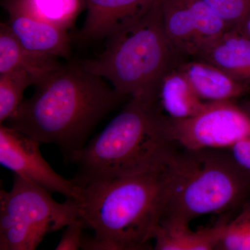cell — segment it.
<instances>
[{
    "label": "cell",
    "instance_id": "cell-12",
    "mask_svg": "<svg viewBox=\"0 0 250 250\" xmlns=\"http://www.w3.org/2000/svg\"><path fill=\"white\" fill-rule=\"evenodd\" d=\"M177 67L199 98L207 103L237 100L250 93V85L205 61L182 62Z\"/></svg>",
    "mask_w": 250,
    "mask_h": 250
},
{
    "label": "cell",
    "instance_id": "cell-3",
    "mask_svg": "<svg viewBox=\"0 0 250 250\" xmlns=\"http://www.w3.org/2000/svg\"><path fill=\"white\" fill-rule=\"evenodd\" d=\"M177 147L156 103L130 98L100 134L71 156L77 169L72 179L84 187L161 170Z\"/></svg>",
    "mask_w": 250,
    "mask_h": 250
},
{
    "label": "cell",
    "instance_id": "cell-16",
    "mask_svg": "<svg viewBox=\"0 0 250 250\" xmlns=\"http://www.w3.org/2000/svg\"><path fill=\"white\" fill-rule=\"evenodd\" d=\"M234 215H224L213 226L198 231L190 228H165L158 227L154 233L156 250H216L224 229L229 220Z\"/></svg>",
    "mask_w": 250,
    "mask_h": 250
},
{
    "label": "cell",
    "instance_id": "cell-10",
    "mask_svg": "<svg viewBox=\"0 0 250 250\" xmlns=\"http://www.w3.org/2000/svg\"><path fill=\"white\" fill-rule=\"evenodd\" d=\"M84 22L78 33L80 41L107 39L127 26L159 0H83Z\"/></svg>",
    "mask_w": 250,
    "mask_h": 250
},
{
    "label": "cell",
    "instance_id": "cell-5",
    "mask_svg": "<svg viewBox=\"0 0 250 250\" xmlns=\"http://www.w3.org/2000/svg\"><path fill=\"white\" fill-rule=\"evenodd\" d=\"M106 41L102 53L78 62L125 98L154 103L162 79L182 62L164 30L161 0Z\"/></svg>",
    "mask_w": 250,
    "mask_h": 250
},
{
    "label": "cell",
    "instance_id": "cell-17",
    "mask_svg": "<svg viewBox=\"0 0 250 250\" xmlns=\"http://www.w3.org/2000/svg\"><path fill=\"white\" fill-rule=\"evenodd\" d=\"M2 5L66 31L85 9L83 0H3Z\"/></svg>",
    "mask_w": 250,
    "mask_h": 250
},
{
    "label": "cell",
    "instance_id": "cell-15",
    "mask_svg": "<svg viewBox=\"0 0 250 250\" xmlns=\"http://www.w3.org/2000/svg\"><path fill=\"white\" fill-rule=\"evenodd\" d=\"M196 59L210 62L250 85V39L237 29L225 33Z\"/></svg>",
    "mask_w": 250,
    "mask_h": 250
},
{
    "label": "cell",
    "instance_id": "cell-2",
    "mask_svg": "<svg viewBox=\"0 0 250 250\" xmlns=\"http://www.w3.org/2000/svg\"><path fill=\"white\" fill-rule=\"evenodd\" d=\"M161 228H188L208 214L235 215L250 200V176L227 149L177 146L161 170Z\"/></svg>",
    "mask_w": 250,
    "mask_h": 250
},
{
    "label": "cell",
    "instance_id": "cell-6",
    "mask_svg": "<svg viewBox=\"0 0 250 250\" xmlns=\"http://www.w3.org/2000/svg\"><path fill=\"white\" fill-rule=\"evenodd\" d=\"M79 218L77 200L59 203L50 192L14 174L11 190L0 191V250H35L46 235Z\"/></svg>",
    "mask_w": 250,
    "mask_h": 250
},
{
    "label": "cell",
    "instance_id": "cell-21",
    "mask_svg": "<svg viewBox=\"0 0 250 250\" xmlns=\"http://www.w3.org/2000/svg\"><path fill=\"white\" fill-rule=\"evenodd\" d=\"M86 227L82 218H79L66 226L55 250H78L82 248L83 230Z\"/></svg>",
    "mask_w": 250,
    "mask_h": 250
},
{
    "label": "cell",
    "instance_id": "cell-7",
    "mask_svg": "<svg viewBox=\"0 0 250 250\" xmlns=\"http://www.w3.org/2000/svg\"><path fill=\"white\" fill-rule=\"evenodd\" d=\"M207 103L197 116L174 120L164 115L171 141L188 149H228L250 138V101Z\"/></svg>",
    "mask_w": 250,
    "mask_h": 250
},
{
    "label": "cell",
    "instance_id": "cell-14",
    "mask_svg": "<svg viewBox=\"0 0 250 250\" xmlns=\"http://www.w3.org/2000/svg\"><path fill=\"white\" fill-rule=\"evenodd\" d=\"M177 67L167 72L161 80L154 103L167 118L187 119L199 114L207 103L199 98Z\"/></svg>",
    "mask_w": 250,
    "mask_h": 250
},
{
    "label": "cell",
    "instance_id": "cell-4",
    "mask_svg": "<svg viewBox=\"0 0 250 250\" xmlns=\"http://www.w3.org/2000/svg\"><path fill=\"white\" fill-rule=\"evenodd\" d=\"M161 170L82 187L80 218L95 236L81 250L152 249L162 208Z\"/></svg>",
    "mask_w": 250,
    "mask_h": 250
},
{
    "label": "cell",
    "instance_id": "cell-22",
    "mask_svg": "<svg viewBox=\"0 0 250 250\" xmlns=\"http://www.w3.org/2000/svg\"><path fill=\"white\" fill-rule=\"evenodd\" d=\"M227 149L237 165L250 176V138L242 140Z\"/></svg>",
    "mask_w": 250,
    "mask_h": 250
},
{
    "label": "cell",
    "instance_id": "cell-9",
    "mask_svg": "<svg viewBox=\"0 0 250 250\" xmlns=\"http://www.w3.org/2000/svg\"><path fill=\"white\" fill-rule=\"evenodd\" d=\"M41 143L4 125L0 126V164L47 191L78 201L82 187L57 173L44 159Z\"/></svg>",
    "mask_w": 250,
    "mask_h": 250
},
{
    "label": "cell",
    "instance_id": "cell-13",
    "mask_svg": "<svg viewBox=\"0 0 250 250\" xmlns=\"http://www.w3.org/2000/svg\"><path fill=\"white\" fill-rule=\"evenodd\" d=\"M57 59L25 48L7 23L0 24V74L24 70L34 77L36 85L62 65Z\"/></svg>",
    "mask_w": 250,
    "mask_h": 250
},
{
    "label": "cell",
    "instance_id": "cell-1",
    "mask_svg": "<svg viewBox=\"0 0 250 250\" xmlns=\"http://www.w3.org/2000/svg\"><path fill=\"white\" fill-rule=\"evenodd\" d=\"M3 124L60 148L70 160L85 146L95 126L125 100L107 81L87 71L78 62L62 64L34 85Z\"/></svg>",
    "mask_w": 250,
    "mask_h": 250
},
{
    "label": "cell",
    "instance_id": "cell-8",
    "mask_svg": "<svg viewBox=\"0 0 250 250\" xmlns=\"http://www.w3.org/2000/svg\"><path fill=\"white\" fill-rule=\"evenodd\" d=\"M164 30L182 57L198 58L229 31L204 0H161Z\"/></svg>",
    "mask_w": 250,
    "mask_h": 250
},
{
    "label": "cell",
    "instance_id": "cell-11",
    "mask_svg": "<svg viewBox=\"0 0 250 250\" xmlns=\"http://www.w3.org/2000/svg\"><path fill=\"white\" fill-rule=\"evenodd\" d=\"M2 6L9 14L7 24L25 48L56 58H70L71 45L66 30L36 19L9 5Z\"/></svg>",
    "mask_w": 250,
    "mask_h": 250
},
{
    "label": "cell",
    "instance_id": "cell-18",
    "mask_svg": "<svg viewBox=\"0 0 250 250\" xmlns=\"http://www.w3.org/2000/svg\"><path fill=\"white\" fill-rule=\"evenodd\" d=\"M36 81L24 70L0 74V123L12 116L23 101L24 90L35 85Z\"/></svg>",
    "mask_w": 250,
    "mask_h": 250
},
{
    "label": "cell",
    "instance_id": "cell-19",
    "mask_svg": "<svg viewBox=\"0 0 250 250\" xmlns=\"http://www.w3.org/2000/svg\"><path fill=\"white\" fill-rule=\"evenodd\" d=\"M216 250H250V200L229 220Z\"/></svg>",
    "mask_w": 250,
    "mask_h": 250
},
{
    "label": "cell",
    "instance_id": "cell-20",
    "mask_svg": "<svg viewBox=\"0 0 250 250\" xmlns=\"http://www.w3.org/2000/svg\"><path fill=\"white\" fill-rule=\"evenodd\" d=\"M229 30L237 29L250 15V0H204Z\"/></svg>",
    "mask_w": 250,
    "mask_h": 250
},
{
    "label": "cell",
    "instance_id": "cell-23",
    "mask_svg": "<svg viewBox=\"0 0 250 250\" xmlns=\"http://www.w3.org/2000/svg\"><path fill=\"white\" fill-rule=\"evenodd\" d=\"M237 30L250 39V15L246 18Z\"/></svg>",
    "mask_w": 250,
    "mask_h": 250
}]
</instances>
